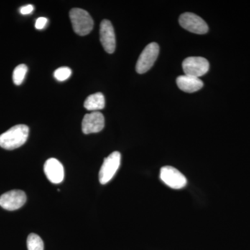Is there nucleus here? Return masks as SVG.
Listing matches in <instances>:
<instances>
[{"label":"nucleus","mask_w":250,"mask_h":250,"mask_svg":"<svg viewBox=\"0 0 250 250\" xmlns=\"http://www.w3.org/2000/svg\"><path fill=\"white\" fill-rule=\"evenodd\" d=\"M29 127L25 125L13 126L4 134L0 135V147L7 150H13L21 147L29 136Z\"/></svg>","instance_id":"f257e3e1"},{"label":"nucleus","mask_w":250,"mask_h":250,"mask_svg":"<svg viewBox=\"0 0 250 250\" xmlns=\"http://www.w3.org/2000/svg\"><path fill=\"white\" fill-rule=\"evenodd\" d=\"M72 27L80 36L88 35L93 29V20L85 10L74 8L70 11Z\"/></svg>","instance_id":"f03ea898"},{"label":"nucleus","mask_w":250,"mask_h":250,"mask_svg":"<svg viewBox=\"0 0 250 250\" xmlns=\"http://www.w3.org/2000/svg\"><path fill=\"white\" fill-rule=\"evenodd\" d=\"M121 154L119 152L111 153L105 158L99 172V180L102 184H106L113 179L121 166Z\"/></svg>","instance_id":"7ed1b4c3"},{"label":"nucleus","mask_w":250,"mask_h":250,"mask_svg":"<svg viewBox=\"0 0 250 250\" xmlns=\"http://www.w3.org/2000/svg\"><path fill=\"white\" fill-rule=\"evenodd\" d=\"M159 53V46L152 42L145 47L136 62V70L139 74L146 73L153 66Z\"/></svg>","instance_id":"20e7f679"},{"label":"nucleus","mask_w":250,"mask_h":250,"mask_svg":"<svg viewBox=\"0 0 250 250\" xmlns=\"http://www.w3.org/2000/svg\"><path fill=\"white\" fill-rule=\"evenodd\" d=\"M182 67L186 75L200 78L209 70V62L203 57H188L184 61Z\"/></svg>","instance_id":"39448f33"},{"label":"nucleus","mask_w":250,"mask_h":250,"mask_svg":"<svg viewBox=\"0 0 250 250\" xmlns=\"http://www.w3.org/2000/svg\"><path fill=\"white\" fill-rule=\"evenodd\" d=\"M160 179L171 188H183L187 184L185 176L172 166H164L161 169Z\"/></svg>","instance_id":"423d86ee"},{"label":"nucleus","mask_w":250,"mask_h":250,"mask_svg":"<svg viewBox=\"0 0 250 250\" xmlns=\"http://www.w3.org/2000/svg\"><path fill=\"white\" fill-rule=\"evenodd\" d=\"M179 24L184 29L197 34L208 32V27L202 18L192 13H185L179 17Z\"/></svg>","instance_id":"0eeeda50"},{"label":"nucleus","mask_w":250,"mask_h":250,"mask_svg":"<svg viewBox=\"0 0 250 250\" xmlns=\"http://www.w3.org/2000/svg\"><path fill=\"white\" fill-rule=\"evenodd\" d=\"M27 201L25 192L21 190H14L5 192L0 197V206L4 209L15 210L21 208Z\"/></svg>","instance_id":"6e6552de"},{"label":"nucleus","mask_w":250,"mask_h":250,"mask_svg":"<svg viewBox=\"0 0 250 250\" xmlns=\"http://www.w3.org/2000/svg\"><path fill=\"white\" fill-rule=\"evenodd\" d=\"M100 41L104 49L108 54L115 52L116 47V35L111 22L104 20L100 25Z\"/></svg>","instance_id":"1a4fd4ad"},{"label":"nucleus","mask_w":250,"mask_h":250,"mask_svg":"<svg viewBox=\"0 0 250 250\" xmlns=\"http://www.w3.org/2000/svg\"><path fill=\"white\" fill-rule=\"evenodd\" d=\"M104 117L99 111H93L85 115L82 121V131L85 134L101 131L104 127Z\"/></svg>","instance_id":"9d476101"},{"label":"nucleus","mask_w":250,"mask_h":250,"mask_svg":"<svg viewBox=\"0 0 250 250\" xmlns=\"http://www.w3.org/2000/svg\"><path fill=\"white\" fill-rule=\"evenodd\" d=\"M44 172L49 182L57 184H60L64 179V168L62 163L54 159H47L44 165Z\"/></svg>","instance_id":"9b49d317"},{"label":"nucleus","mask_w":250,"mask_h":250,"mask_svg":"<svg viewBox=\"0 0 250 250\" xmlns=\"http://www.w3.org/2000/svg\"><path fill=\"white\" fill-rule=\"evenodd\" d=\"M177 84L181 90L186 93H194L201 89L204 83L200 78L188 76V75H181L177 77Z\"/></svg>","instance_id":"f8f14e48"},{"label":"nucleus","mask_w":250,"mask_h":250,"mask_svg":"<svg viewBox=\"0 0 250 250\" xmlns=\"http://www.w3.org/2000/svg\"><path fill=\"white\" fill-rule=\"evenodd\" d=\"M105 106V98L103 93H97L90 95L84 102V107L88 111H98Z\"/></svg>","instance_id":"ddd939ff"},{"label":"nucleus","mask_w":250,"mask_h":250,"mask_svg":"<svg viewBox=\"0 0 250 250\" xmlns=\"http://www.w3.org/2000/svg\"><path fill=\"white\" fill-rule=\"evenodd\" d=\"M28 250H44V243L40 236L30 233L27 240Z\"/></svg>","instance_id":"4468645a"},{"label":"nucleus","mask_w":250,"mask_h":250,"mask_svg":"<svg viewBox=\"0 0 250 250\" xmlns=\"http://www.w3.org/2000/svg\"><path fill=\"white\" fill-rule=\"evenodd\" d=\"M27 71V65L24 64H21L15 68L14 73H13V81H14L15 84L17 85L22 84Z\"/></svg>","instance_id":"2eb2a0df"},{"label":"nucleus","mask_w":250,"mask_h":250,"mask_svg":"<svg viewBox=\"0 0 250 250\" xmlns=\"http://www.w3.org/2000/svg\"><path fill=\"white\" fill-rule=\"evenodd\" d=\"M72 75V70L68 67H62L56 70L54 75L56 80L59 82H63L67 80Z\"/></svg>","instance_id":"dca6fc26"},{"label":"nucleus","mask_w":250,"mask_h":250,"mask_svg":"<svg viewBox=\"0 0 250 250\" xmlns=\"http://www.w3.org/2000/svg\"><path fill=\"white\" fill-rule=\"evenodd\" d=\"M47 23V18L41 17L38 18L36 21L35 27L37 29H42L45 28Z\"/></svg>","instance_id":"f3484780"},{"label":"nucleus","mask_w":250,"mask_h":250,"mask_svg":"<svg viewBox=\"0 0 250 250\" xmlns=\"http://www.w3.org/2000/svg\"><path fill=\"white\" fill-rule=\"evenodd\" d=\"M34 10V6L31 4H28L27 6H22V7L21 8V14L22 15H28L30 14L31 13H32Z\"/></svg>","instance_id":"a211bd4d"}]
</instances>
